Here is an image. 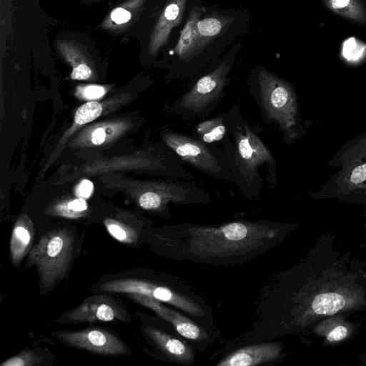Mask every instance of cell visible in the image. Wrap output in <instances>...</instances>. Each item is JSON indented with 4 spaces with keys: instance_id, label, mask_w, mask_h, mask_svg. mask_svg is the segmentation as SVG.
Instances as JSON below:
<instances>
[{
    "instance_id": "1",
    "label": "cell",
    "mask_w": 366,
    "mask_h": 366,
    "mask_svg": "<svg viewBox=\"0 0 366 366\" xmlns=\"http://www.w3.org/2000/svg\"><path fill=\"white\" fill-rule=\"evenodd\" d=\"M227 134L222 142L233 183L248 198L259 197L263 187L260 169L270 188L277 182L274 157L260 137L261 128L242 116L238 105L227 111Z\"/></svg>"
},
{
    "instance_id": "2",
    "label": "cell",
    "mask_w": 366,
    "mask_h": 366,
    "mask_svg": "<svg viewBox=\"0 0 366 366\" xmlns=\"http://www.w3.org/2000/svg\"><path fill=\"white\" fill-rule=\"evenodd\" d=\"M187 247L199 258L236 257L259 248L276 236L277 230L265 222H232L221 226L187 228Z\"/></svg>"
},
{
    "instance_id": "3",
    "label": "cell",
    "mask_w": 366,
    "mask_h": 366,
    "mask_svg": "<svg viewBox=\"0 0 366 366\" xmlns=\"http://www.w3.org/2000/svg\"><path fill=\"white\" fill-rule=\"evenodd\" d=\"M248 87L264 123L276 125L287 144L300 137L297 97L287 81L260 66L252 73Z\"/></svg>"
},
{
    "instance_id": "4",
    "label": "cell",
    "mask_w": 366,
    "mask_h": 366,
    "mask_svg": "<svg viewBox=\"0 0 366 366\" xmlns=\"http://www.w3.org/2000/svg\"><path fill=\"white\" fill-rule=\"evenodd\" d=\"M73 232L56 229L44 234L30 249L26 266L35 265L42 290H51L66 275L74 254Z\"/></svg>"
},
{
    "instance_id": "5",
    "label": "cell",
    "mask_w": 366,
    "mask_h": 366,
    "mask_svg": "<svg viewBox=\"0 0 366 366\" xmlns=\"http://www.w3.org/2000/svg\"><path fill=\"white\" fill-rule=\"evenodd\" d=\"M233 60L225 58L177 97L173 104L177 117L184 121L203 119L213 112L226 95Z\"/></svg>"
},
{
    "instance_id": "6",
    "label": "cell",
    "mask_w": 366,
    "mask_h": 366,
    "mask_svg": "<svg viewBox=\"0 0 366 366\" xmlns=\"http://www.w3.org/2000/svg\"><path fill=\"white\" fill-rule=\"evenodd\" d=\"M162 139L182 162L214 179L233 182L223 149L193 136L172 130L163 133Z\"/></svg>"
},
{
    "instance_id": "7",
    "label": "cell",
    "mask_w": 366,
    "mask_h": 366,
    "mask_svg": "<svg viewBox=\"0 0 366 366\" xmlns=\"http://www.w3.org/2000/svg\"><path fill=\"white\" fill-rule=\"evenodd\" d=\"M51 335L68 346L102 355H127V345L107 330L91 327L74 331H55Z\"/></svg>"
},
{
    "instance_id": "8",
    "label": "cell",
    "mask_w": 366,
    "mask_h": 366,
    "mask_svg": "<svg viewBox=\"0 0 366 366\" xmlns=\"http://www.w3.org/2000/svg\"><path fill=\"white\" fill-rule=\"evenodd\" d=\"M104 292L137 294L167 302L191 315H197L201 308L190 300L168 287L138 279L127 278L107 281L100 286Z\"/></svg>"
},
{
    "instance_id": "9",
    "label": "cell",
    "mask_w": 366,
    "mask_h": 366,
    "mask_svg": "<svg viewBox=\"0 0 366 366\" xmlns=\"http://www.w3.org/2000/svg\"><path fill=\"white\" fill-rule=\"evenodd\" d=\"M121 321L127 322V311L111 297L105 295L91 296L79 305L62 314L58 323H78Z\"/></svg>"
},
{
    "instance_id": "10",
    "label": "cell",
    "mask_w": 366,
    "mask_h": 366,
    "mask_svg": "<svg viewBox=\"0 0 366 366\" xmlns=\"http://www.w3.org/2000/svg\"><path fill=\"white\" fill-rule=\"evenodd\" d=\"M187 0H169L150 34L147 51L155 56L168 41L172 29L178 26L183 18Z\"/></svg>"
},
{
    "instance_id": "11",
    "label": "cell",
    "mask_w": 366,
    "mask_h": 366,
    "mask_svg": "<svg viewBox=\"0 0 366 366\" xmlns=\"http://www.w3.org/2000/svg\"><path fill=\"white\" fill-rule=\"evenodd\" d=\"M129 297L169 322L182 336L190 340H199L206 336V334L192 320L163 305L160 301L137 294H129Z\"/></svg>"
},
{
    "instance_id": "12",
    "label": "cell",
    "mask_w": 366,
    "mask_h": 366,
    "mask_svg": "<svg viewBox=\"0 0 366 366\" xmlns=\"http://www.w3.org/2000/svg\"><path fill=\"white\" fill-rule=\"evenodd\" d=\"M204 8L196 6L189 12L186 24L182 29L174 52L182 64H189L204 49L197 33V24Z\"/></svg>"
},
{
    "instance_id": "13",
    "label": "cell",
    "mask_w": 366,
    "mask_h": 366,
    "mask_svg": "<svg viewBox=\"0 0 366 366\" xmlns=\"http://www.w3.org/2000/svg\"><path fill=\"white\" fill-rule=\"evenodd\" d=\"M280 352L274 342L253 345L241 348L219 362L220 366H252L275 360Z\"/></svg>"
},
{
    "instance_id": "14",
    "label": "cell",
    "mask_w": 366,
    "mask_h": 366,
    "mask_svg": "<svg viewBox=\"0 0 366 366\" xmlns=\"http://www.w3.org/2000/svg\"><path fill=\"white\" fill-rule=\"evenodd\" d=\"M56 46L61 56L71 64L72 79L86 80L92 76L93 71L83 45L76 41L63 39L57 41Z\"/></svg>"
},
{
    "instance_id": "15",
    "label": "cell",
    "mask_w": 366,
    "mask_h": 366,
    "mask_svg": "<svg viewBox=\"0 0 366 366\" xmlns=\"http://www.w3.org/2000/svg\"><path fill=\"white\" fill-rule=\"evenodd\" d=\"M34 229L31 219L23 215L16 221L11 232L9 250L11 262L18 267L32 244Z\"/></svg>"
},
{
    "instance_id": "16",
    "label": "cell",
    "mask_w": 366,
    "mask_h": 366,
    "mask_svg": "<svg viewBox=\"0 0 366 366\" xmlns=\"http://www.w3.org/2000/svg\"><path fill=\"white\" fill-rule=\"evenodd\" d=\"M147 0H126L114 8L101 24V28L122 31L137 19Z\"/></svg>"
},
{
    "instance_id": "17",
    "label": "cell",
    "mask_w": 366,
    "mask_h": 366,
    "mask_svg": "<svg viewBox=\"0 0 366 366\" xmlns=\"http://www.w3.org/2000/svg\"><path fill=\"white\" fill-rule=\"evenodd\" d=\"M227 112L204 118L194 127L192 135L201 142L213 144L222 143L227 134Z\"/></svg>"
},
{
    "instance_id": "18",
    "label": "cell",
    "mask_w": 366,
    "mask_h": 366,
    "mask_svg": "<svg viewBox=\"0 0 366 366\" xmlns=\"http://www.w3.org/2000/svg\"><path fill=\"white\" fill-rule=\"evenodd\" d=\"M146 334L166 355L180 362L193 359L192 350L178 339L152 327L145 329Z\"/></svg>"
},
{
    "instance_id": "19",
    "label": "cell",
    "mask_w": 366,
    "mask_h": 366,
    "mask_svg": "<svg viewBox=\"0 0 366 366\" xmlns=\"http://www.w3.org/2000/svg\"><path fill=\"white\" fill-rule=\"evenodd\" d=\"M336 15L360 25L366 24V7L362 0H322Z\"/></svg>"
},
{
    "instance_id": "20",
    "label": "cell",
    "mask_w": 366,
    "mask_h": 366,
    "mask_svg": "<svg viewBox=\"0 0 366 366\" xmlns=\"http://www.w3.org/2000/svg\"><path fill=\"white\" fill-rule=\"evenodd\" d=\"M232 19L224 16H209L199 19L197 29L201 45L204 48L209 44L225 28Z\"/></svg>"
},
{
    "instance_id": "21",
    "label": "cell",
    "mask_w": 366,
    "mask_h": 366,
    "mask_svg": "<svg viewBox=\"0 0 366 366\" xmlns=\"http://www.w3.org/2000/svg\"><path fill=\"white\" fill-rule=\"evenodd\" d=\"M346 304L345 297L335 292L317 295L312 300V309L317 315H334Z\"/></svg>"
},
{
    "instance_id": "22",
    "label": "cell",
    "mask_w": 366,
    "mask_h": 366,
    "mask_svg": "<svg viewBox=\"0 0 366 366\" xmlns=\"http://www.w3.org/2000/svg\"><path fill=\"white\" fill-rule=\"evenodd\" d=\"M104 225L108 233L116 240L124 244H133L139 237V232L134 227L121 221L107 219Z\"/></svg>"
},
{
    "instance_id": "23",
    "label": "cell",
    "mask_w": 366,
    "mask_h": 366,
    "mask_svg": "<svg viewBox=\"0 0 366 366\" xmlns=\"http://www.w3.org/2000/svg\"><path fill=\"white\" fill-rule=\"evenodd\" d=\"M87 209L84 199L79 198L64 204H60L54 209V212L59 216L66 218H79Z\"/></svg>"
},
{
    "instance_id": "24",
    "label": "cell",
    "mask_w": 366,
    "mask_h": 366,
    "mask_svg": "<svg viewBox=\"0 0 366 366\" xmlns=\"http://www.w3.org/2000/svg\"><path fill=\"white\" fill-rule=\"evenodd\" d=\"M43 357L30 350H24L4 362L1 366H36L40 365Z\"/></svg>"
},
{
    "instance_id": "25",
    "label": "cell",
    "mask_w": 366,
    "mask_h": 366,
    "mask_svg": "<svg viewBox=\"0 0 366 366\" xmlns=\"http://www.w3.org/2000/svg\"><path fill=\"white\" fill-rule=\"evenodd\" d=\"M102 112V107L99 102H89L78 109L74 120L78 124H84L97 119Z\"/></svg>"
},
{
    "instance_id": "26",
    "label": "cell",
    "mask_w": 366,
    "mask_h": 366,
    "mask_svg": "<svg viewBox=\"0 0 366 366\" xmlns=\"http://www.w3.org/2000/svg\"><path fill=\"white\" fill-rule=\"evenodd\" d=\"M365 180L366 163L355 167L350 176V182L353 184H359Z\"/></svg>"
},
{
    "instance_id": "27",
    "label": "cell",
    "mask_w": 366,
    "mask_h": 366,
    "mask_svg": "<svg viewBox=\"0 0 366 366\" xmlns=\"http://www.w3.org/2000/svg\"><path fill=\"white\" fill-rule=\"evenodd\" d=\"M93 188V183L91 181L84 179L76 187V194L80 198L87 199L92 194Z\"/></svg>"
},
{
    "instance_id": "28",
    "label": "cell",
    "mask_w": 366,
    "mask_h": 366,
    "mask_svg": "<svg viewBox=\"0 0 366 366\" xmlns=\"http://www.w3.org/2000/svg\"><path fill=\"white\" fill-rule=\"evenodd\" d=\"M104 93V88L98 85L87 86L84 89V95L88 99H99L102 97Z\"/></svg>"
},
{
    "instance_id": "29",
    "label": "cell",
    "mask_w": 366,
    "mask_h": 366,
    "mask_svg": "<svg viewBox=\"0 0 366 366\" xmlns=\"http://www.w3.org/2000/svg\"><path fill=\"white\" fill-rule=\"evenodd\" d=\"M347 335V329L342 325L335 327L327 336L330 342H335L343 340Z\"/></svg>"
},
{
    "instance_id": "30",
    "label": "cell",
    "mask_w": 366,
    "mask_h": 366,
    "mask_svg": "<svg viewBox=\"0 0 366 366\" xmlns=\"http://www.w3.org/2000/svg\"><path fill=\"white\" fill-rule=\"evenodd\" d=\"M106 139V133L102 128L95 129L92 134V142L95 145L102 144Z\"/></svg>"
},
{
    "instance_id": "31",
    "label": "cell",
    "mask_w": 366,
    "mask_h": 366,
    "mask_svg": "<svg viewBox=\"0 0 366 366\" xmlns=\"http://www.w3.org/2000/svg\"><path fill=\"white\" fill-rule=\"evenodd\" d=\"M101 1H104V0H84L82 2L84 4H93V3L99 2Z\"/></svg>"
}]
</instances>
